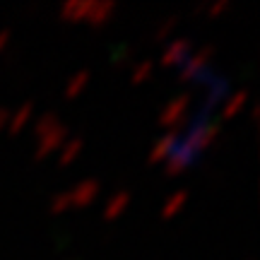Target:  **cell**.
<instances>
[{"label": "cell", "instance_id": "cell-1", "mask_svg": "<svg viewBox=\"0 0 260 260\" xmlns=\"http://www.w3.org/2000/svg\"><path fill=\"white\" fill-rule=\"evenodd\" d=\"M212 58H214V46L212 44H205L200 48H193L190 56L178 65L176 70V80L178 82H195V77L203 73L207 65H212Z\"/></svg>", "mask_w": 260, "mask_h": 260}, {"label": "cell", "instance_id": "cell-2", "mask_svg": "<svg viewBox=\"0 0 260 260\" xmlns=\"http://www.w3.org/2000/svg\"><path fill=\"white\" fill-rule=\"evenodd\" d=\"M188 106H190V94L183 92V94H176V96H171L164 106H161V111H159V123L161 125H167L169 130H183L188 121Z\"/></svg>", "mask_w": 260, "mask_h": 260}, {"label": "cell", "instance_id": "cell-3", "mask_svg": "<svg viewBox=\"0 0 260 260\" xmlns=\"http://www.w3.org/2000/svg\"><path fill=\"white\" fill-rule=\"evenodd\" d=\"M198 159H200V154H195L190 147H186L183 142H178L176 149L161 161V164H164V174H167V176H178V174L188 171L190 167H195Z\"/></svg>", "mask_w": 260, "mask_h": 260}, {"label": "cell", "instance_id": "cell-4", "mask_svg": "<svg viewBox=\"0 0 260 260\" xmlns=\"http://www.w3.org/2000/svg\"><path fill=\"white\" fill-rule=\"evenodd\" d=\"M70 138V128L65 123H58L53 130H48L46 135H41L37 142V159H46L48 154H53L63 147V142Z\"/></svg>", "mask_w": 260, "mask_h": 260}, {"label": "cell", "instance_id": "cell-5", "mask_svg": "<svg viewBox=\"0 0 260 260\" xmlns=\"http://www.w3.org/2000/svg\"><path fill=\"white\" fill-rule=\"evenodd\" d=\"M190 51H193V41H190L188 37L174 39V41H169L167 46H164L159 63L164 65V68H178V65L190 56Z\"/></svg>", "mask_w": 260, "mask_h": 260}, {"label": "cell", "instance_id": "cell-6", "mask_svg": "<svg viewBox=\"0 0 260 260\" xmlns=\"http://www.w3.org/2000/svg\"><path fill=\"white\" fill-rule=\"evenodd\" d=\"M70 205L73 207H87V205H92L99 193H102V183L96 181V178H84L80 183H75L70 190Z\"/></svg>", "mask_w": 260, "mask_h": 260}, {"label": "cell", "instance_id": "cell-7", "mask_svg": "<svg viewBox=\"0 0 260 260\" xmlns=\"http://www.w3.org/2000/svg\"><path fill=\"white\" fill-rule=\"evenodd\" d=\"M181 142V130L178 128H174V130H169V133H164L161 138H157L154 140V145L149 147V161L152 164H161L164 159L176 149V145Z\"/></svg>", "mask_w": 260, "mask_h": 260}, {"label": "cell", "instance_id": "cell-8", "mask_svg": "<svg viewBox=\"0 0 260 260\" xmlns=\"http://www.w3.org/2000/svg\"><path fill=\"white\" fill-rule=\"evenodd\" d=\"M113 12H116V0H92V8L87 12L84 22L94 24V27H102L113 17Z\"/></svg>", "mask_w": 260, "mask_h": 260}, {"label": "cell", "instance_id": "cell-9", "mask_svg": "<svg viewBox=\"0 0 260 260\" xmlns=\"http://www.w3.org/2000/svg\"><path fill=\"white\" fill-rule=\"evenodd\" d=\"M130 205V190H116V193L106 200L104 205V219H118L123 212H125V207Z\"/></svg>", "mask_w": 260, "mask_h": 260}, {"label": "cell", "instance_id": "cell-10", "mask_svg": "<svg viewBox=\"0 0 260 260\" xmlns=\"http://www.w3.org/2000/svg\"><path fill=\"white\" fill-rule=\"evenodd\" d=\"M89 8H92V0H68L60 5V17L68 22H84Z\"/></svg>", "mask_w": 260, "mask_h": 260}, {"label": "cell", "instance_id": "cell-11", "mask_svg": "<svg viewBox=\"0 0 260 260\" xmlns=\"http://www.w3.org/2000/svg\"><path fill=\"white\" fill-rule=\"evenodd\" d=\"M31 113H34V104L27 102L22 104L17 111H10V121H8V133L10 135H19L22 130H24V125L29 123V118H31Z\"/></svg>", "mask_w": 260, "mask_h": 260}, {"label": "cell", "instance_id": "cell-12", "mask_svg": "<svg viewBox=\"0 0 260 260\" xmlns=\"http://www.w3.org/2000/svg\"><path fill=\"white\" fill-rule=\"evenodd\" d=\"M246 99H248V89H239V92H232L226 99L222 102V106H219V116L222 118H232V116H236V113L243 109V104H246Z\"/></svg>", "mask_w": 260, "mask_h": 260}, {"label": "cell", "instance_id": "cell-13", "mask_svg": "<svg viewBox=\"0 0 260 260\" xmlns=\"http://www.w3.org/2000/svg\"><path fill=\"white\" fill-rule=\"evenodd\" d=\"M186 203H188V190H186V188L174 190V193L164 200V205H161V217H164V219H169V217L178 214L181 210H183V205H186Z\"/></svg>", "mask_w": 260, "mask_h": 260}, {"label": "cell", "instance_id": "cell-14", "mask_svg": "<svg viewBox=\"0 0 260 260\" xmlns=\"http://www.w3.org/2000/svg\"><path fill=\"white\" fill-rule=\"evenodd\" d=\"M89 77H92L89 70H80V73H75L73 77L68 80V84H65V99H75V96H80L82 89L89 84Z\"/></svg>", "mask_w": 260, "mask_h": 260}, {"label": "cell", "instance_id": "cell-15", "mask_svg": "<svg viewBox=\"0 0 260 260\" xmlns=\"http://www.w3.org/2000/svg\"><path fill=\"white\" fill-rule=\"evenodd\" d=\"M84 147V140L80 135H70V138L63 142V147H60V164H70L77 159V154L82 152Z\"/></svg>", "mask_w": 260, "mask_h": 260}, {"label": "cell", "instance_id": "cell-16", "mask_svg": "<svg viewBox=\"0 0 260 260\" xmlns=\"http://www.w3.org/2000/svg\"><path fill=\"white\" fill-rule=\"evenodd\" d=\"M60 123V118H58V113L53 111H46V113H41L37 118V123H34V135H37V140L41 138V135H46L48 130H53Z\"/></svg>", "mask_w": 260, "mask_h": 260}, {"label": "cell", "instance_id": "cell-17", "mask_svg": "<svg viewBox=\"0 0 260 260\" xmlns=\"http://www.w3.org/2000/svg\"><path fill=\"white\" fill-rule=\"evenodd\" d=\"M73 205H70V193L68 190H63V193H56L51 200H48V210L53 214H63V212H68Z\"/></svg>", "mask_w": 260, "mask_h": 260}, {"label": "cell", "instance_id": "cell-18", "mask_svg": "<svg viewBox=\"0 0 260 260\" xmlns=\"http://www.w3.org/2000/svg\"><path fill=\"white\" fill-rule=\"evenodd\" d=\"M152 73H154V63H152V60H140V63L133 68L130 80H133L135 84H140V82H145V80H149Z\"/></svg>", "mask_w": 260, "mask_h": 260}, {"label": "cell", "instance_id": "cell-19", "mask_svg": "<svg viewBox=\"0 0 260 260\" xmlns=\"http://www.w3.org/2000/svg\"><path fill=\"white\" fill-rule=\"evenodd\" d=\"M176 24H178V17L164 19V22H161V24L157 27V31H154V39H157V41H164V39H169V34L176 29Z\"/></svg>", "mask_w": 260, "mask_h": 260}, {"label": "cell", "instance_id": "cell-20", "mask_svg": "<svg viewBox=\"0 0 260 260\" xmlns=\"http://www.w3.org/2000/svg\"><path fill=\"white\" fill-rule=\"evenodd\" d=\"M226 8H229V0H214V3H210V5H203L200 10H203L207 17H217V15H222Z\"/></svg>", "mask_w": 260, "mask_h": 260}, {"label": "cell", "instance_id": "cell-21", "mask_svg": "<svg viewBox=\"0 0 260 260\" xmlns=\"http://www.w3.org/2000/svg\"><path fill=\"white\" fill-rule=\"evenodd\" d=\"M10 37H12V34H10V29H0V53L10 46Z\"/></svg>", "mask_w": 260, "mask_h": 260}, {"label": "cell", "instance_id": "cell-22", "mask_svg": "<svg viewBox=\"0 0 260 260\" xmlns=\"http://www.w3.org/2000/svg\"><path fill=\"white\" fill-rule=\"evenodd\" d=\"M8 121H10V109L5 106H0V130L8 128Z\"/></svg>", "mask_w": 260, "mask_h": 260}, {"label": "cell", "instance_id": "cell-23", "mask_svg": "<svg viewBox=\"0 0 260 260\" xmlns=\"http://www.w3.org/2000/svg\"><path fill=\"white\" fill-rule=\"evenodd\" d=\"M258 116H260V106H253V109H251V118H253V121H258Z\"/></svg>", "mask_w": 260, "mask_h": 260}]
</instances>
